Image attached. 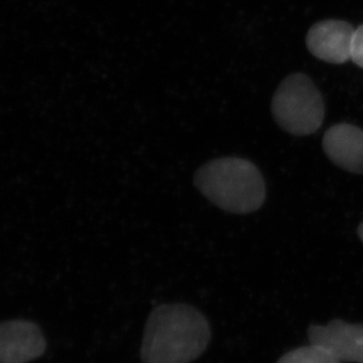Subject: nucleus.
<instances>
[{"label": "nucleus", "mask_w": 363, "mask_h": 363, "mask_svg": "<svg viewBox=\"0 0 363 363\" xmlns=\"http://www.w3.org/2000/svg\"><path fill=\"white\" fill-rule=\"evenodd\" d=\"M311 345L320 347L340 362L363 363V325L334 320L308 329Z\"/></svg>", "instance_id": "obj_4"}, {"label": "nucleus", "mask_w": 363, "mask_h": 363, "mask_svg": "<svg viewBox=\"0 0 363 363\" xmlns=\"http://www.w3.org/2000/svg\"><path fill=\"white\" fill-rule=\"evenodd\" d=\"M272 116L279 128L296 136L316 133L325 119V101L311 78L290 74L279 84L272 103Z\"/></svg>", "instance_id": "obj_3"}, {"label": "nucleus", "mask_w": 363, "mask_h": 363, "mask_svg": "<svg viewBox=\"0 0 363 363\" xmlns=\"http://www.w3.org/2000/svg\"><path fill=\"white\" fill-rule=\"evenodd\" d=\"M210 341L209 323L188 304H164L147 318L140 357L143 363H190Z\"/></svg>", "instance_id": "obj_1"}, {"label": "nucleus", "mask_w": 363, "mask_h": 363, "mask_svg": "<svg viewBox=\"0 0 363 363\" xmlns=\"http://www.w3.org/2000/svg\"><path fill=\"white\" fill-rule=\"evenodd\" d=\"M357 234H359V238H361V241L363 242V223L360 224V227L357 229Z\"/></svg>", "instance_id": "obj_10"}, {"label": "nucleus", "mask_w": 363, "mask_h": 363, "mask_svg": "<svg viewBox=\"0 0 363 363\" xmlns=\"http://www.w3.org/2000/svg\"><path fill=\"white\" fill-rule=\"evenodd\" d=\"M354 31L355 28L347 21H320L308 32V49L327 63H346L350 60Z\"/></svg>", "instance_id": "obj_6"}, {"label": "nucleus", "mask_w": 363, "mask_h": 363, "mask_svg": "<svg viewBox=\"0 0 363 363\" xmlns=\"http://www.w3.org/2000/svg\"><path fill=\"white\" fill-rule=\"evenodd\" d=\"M350 60L363 69V25L354 31Z\"/></svg>", "instance_id": "obj_9"}, {"label": "nucleus", "mask_w": 363, "mask_h": 363, "mask_svg": "<svg viewBox=\"0 0 363 363\" xmlns=\"http://www.w3.org/2000/svg\"><path fill=\"white\" fill-rule=\"evenodd\" d=\"M277 363H342L336 360L330 354L320 347L311 346L301 347L297 350H291L284 357L279 359Z\"/></svg>", "instance_id": "obj_8"}, {"label": "nucleus", "mask_w": 363, "mask_h": 363, "mask_svg": "<svg viewBox=\"0 0 363 363\" xmlns=\"http://www.w3.org/2000/svg\"><path fill=\"white\" fill-rule=\"evenodd\" d=\"M45 350V336L35 322H0V363L31 362Z\"/></svg>", "instance_id": "obj_5"}, {"label": "nucleus", "mask_w": 363, "mask_h": 363, "mask_svg": "<svg viewBox=\"0 0 363 363\" xmlns=\"http://www.w3.org/2000/svg\"><path fill=\"white\" fill-rule=\"evenodd\" d=\"M323 150L339 168L363 174V130L353 124L340 123L323 137Z\"/></svg>", "instance_id": "obj_7"}, {"label": "nucleus", "mask_w": 363, "mask_h": 363, "mask_svg": "<svg viewBox=\"0 0 363 363\" xmlns=\"http://www.w3.org/2000/svg\"><path fill=\"white\" fill-rule=\"evenodd\" d=\"M194 182L203 196L228 213H252L266 201L261 172L243 158L213 160L199 169Z\"/></svg>", "instance_id": "obj_2"}]
</instances>
